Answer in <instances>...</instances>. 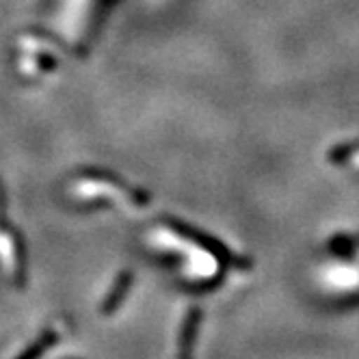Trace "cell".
Segmentation results:
<instances>
[{
	"mask_svg": "<svg viewBox=\"0 0 359 359\" xmlns=\"http://www.w3.org/2000/svg\"><path fill=\"white\" fill-rule=\"evenodd\" d=\"M199 314L193 312L191 318L187 320L184 325V333H182V346H180V359H191V348H193V342H195V329H197V320Z\"/></svg>",
	"mask_w": 359,
	"mask_h": 359,
	"instance_id": "1",
	"label": "cell"
}]
</instances>
